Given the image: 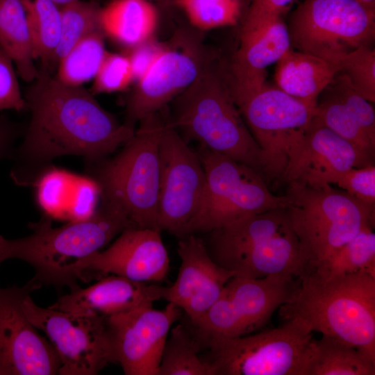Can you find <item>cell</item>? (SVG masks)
<instances>
[{
  "instance_id": "obj_1",
  "label": "cell",
  "mask_w": 375,
  "mask_h": 375,
  "mask_svg": "<svg viewBox=\"0 0 375 375\" xmlns=\"http://www.w3.org/2000/svg\"><path fill=\"white\" fill-rule=\"evenodd\" d=\"M24 99L31 120L23 142L12 154L10 177L18 185H33L65 155L83 156L86 164L106 159L133 135L83 86L64 84L47 69L39 71Z\"/></svg>"
},
{
  "instance_id": "obj_2",
  "label": "cell",
  "mask_w": 375,
  "mask_h": 375,
  "mask_svg": "<svg viewBox=\"0 0 375 375\" xmlns=\"http://www.w3.org/2000/svg\"><path fill=\"white\" fill-rule=\"evenodd\" d=\"M299 278L292 299L278 308L281 318H299L312 331L342 340L375 360V276L312 269Z\"/></svg>"
},
{
  "instance_id": "obj_3",
  "label": "cell",
  "mask_w": 375,
  "mask_h": 375,
  "mask_svg": "<svg viewBox=\"0 0 375 375\" xmlns=\"http://www.w3.org/2000/svg\"><path fill=\"white\" fill-rule=\"evenodd\" d=\"M173 101L168 121L187 143L195 141L253 168L265 178L262 150L234 102L226 65L219 57Z\"/></svg>"
},
{
  "instance_id": "obj_4",
  "label": "cell",
  "mask_w": 375,
  "mask_h": 375,
  "mask_svg": "<svg viewBox=\"0 0 375 375\" xmlns=\"http://www.w3.org/2000/svg\"><path fill=\"white\" fill-rule=\"evenodd\" d=\"M51 219L44 215L38 222L30 223L33 233L24 238L10 240L0 235V265L11 258L24 260L34 268L33 278L42 285L67 286L70 290L79 288L71 273L72 265L101 251L131 226L124 214L102 202L87 219L54 228Z\"/></svg>"
},
{
  "instance_id": "obj_5",
  "label": "cell",
  "mask_w": 375,
  "mask_h": 375,
  "mask_svg": "<svg viewBox=\"0 0 375 375\" xmlns=\"http://www.w3.org/2000/svg\"><path fill=\"white\" fill-rule=\"evenodd\" d=\"M162 111L141 119L114 157L86 164L88 176L99 186L101 202L124 214L133 227L159 230L160 143L167 117Z\"/></svg>"
},
{
  "instance_id": "obj_6",
  "label": "cell",
  "mask_w": 375,
  "mask_h": 375,
  "mask_svg": "<svg viewBox=\"0 0 375 375\" xmlns=\"http://www.w3.org/2000/svg\"><path fill=\"white\" fill-rule=\"evenodd\" d=\"M205 242L212 259L234 276L299 277L303 263L286 208H276L210 231Z\"/></svg>"
},
{
  "instance_id": "obj_7",
  "label": "cell",
  "mask_w": 375,
  "mask_h": 375,
  "mask_svg": "<svg viewBox=\"0 0 375 375\" xmlns=\"http://www.w3.org/2000/svg\"><path fill=\"white\" fill-rule=\"evenodd\" d=\"M285 195V208L300 244L303 270L319 267L362 229L374 227L375 206L331 185L288 184Z\"/></svg>"
},
{
  "instance_id": "obj_8",
  "label": "cell",
  "mask_w": 375,
  "mask_h": 375,
  "mask_svg": "<svg viewBox=\"0 0 375 375\" xmlns=\"http://www.w3.org/2000/svg\"><path fill=\"white\" fill-rule=\"evenodd\" d=\"M279 327L200 344L212 375H305L312 332L299 318Z\"/></svg>"
},
{
  "instance_id": "obj_9",
  "label": "cell",
  "mask_w": 375,
  "mask_h": 375,
  "mask_svg": "<svg viewBox=\"0 0 375 375\" xmlns=\"http://www.w3.org/2000/svg\"><path fill=\"white\" fill-rule=\"evenodd\" d=\"M196 151L203 167L205 187L186 235L208 233L247 217L286 206V195L274 194L253 168L201 147Z\"/></svg>"
},
{
  "instance_id": "obj_10",
  "label": "cell",
  "mask_w": 375,
  "mask_h": 375,
  "mask_svg": "<svg viewBox=\"0 0 375 375\" xmlns=\"http://www.w3.org/2000/svg\"><path fill=\"white\" fill-rule=\"evenodd\" d=\"M287 27L292 49L338 65L347 53L372 47L375 12L356 0H304Z\"/></svg>"
},
{
  "instance_id": "obj_11",
  "label": "cell",
  "mask_w": 375,
  "mask_h": 375,
  "mask_svg": "<svg viewBox=\"0 0 375 375\" xmlns=\"http://www.w3.org/2000/svg\"><path fill=\"white\" fill-rule=\"evenodd\" d=\"M299 283V276L279 274L232 277L215 303L192 324L199 347L212 338L240 337L261 329L277 309L292 299Z\"/></svg>"
},
{
  "instance_id": "obj_12",
  "label": "cell",
  "mask_w": 375,
  "mask_h": 375,
  "mask_svg": "<svg viewBox=\"0 0 375 375\" xmlns=\"http://www.w3.org/2000/svg\"><path fill=\"white\" fill-rule=\"evenodd\" d=\"M235 103L262 150L266 182L279 179L311 123L316 106L267 83Z\"/></svg>"
},
{
  "instance_id": "obj_13",
  "label": "cell",
  "mask_w": 375,
  "mask_h": 375,
  "mask_svg": "<svg viewBox=\"0 0 375 375\" xmlns=\"http://www.w3.org/2000/svg\"><path fill=\"white\" fill-rule=\"evenodd\" d=\"M199 30H178L125 101L124 124L135 128L144 117L162 110L218 58Z\"/></svg>"
},
{
  "instance_id": "obj_14",
  "label": "cell",
  "mask_w": 375,
  "mask_h": 375,
  "mask_svg": "<svg viewBox=\"0 0 375 375\" xmlns=\"http://www.w3.org/2000/svg\"><path fill=\"white\" fill-rule=\"evenodd\" d=\"M22 308L55 349L61 362L59 375H95L115 362L107 318L42 308L31 294L24 299Z\"/></svg>"
},
{
  "instance_id": "obj_15",
  "label": "cell",
  "mask_w": 375,
  "mask_h": 375,
  "mask_svg": "<svg viewBox=\"0 0 375 375\" xmlns=\"http://www.w3.org/2000/svg\"><path fill=\"white\" fill-rule=\"evenodd\" d=\"M160 177L157 224L176 237L187 234L199 208L204 187L205 173L201 160L168 117L160 143Z\"/></svg>"
},
{
  "instance_id": "obj_16",
  "label": "cell",
  "mask_w": 375,
  "mask_h": 375,
  "mask_svg": "<svg viewBox=\"0 0 375 375\" xmlns=\"http://www.w3.org/2000/svg\"><path fill=\"white\" fill-rule=\"evenodd\" d=\"M42 285L0 288V375L58 374L61 362L49 341L25 315L22 302Z\"/></svg>"
},
{
  "instance_id": "obj_17",
  "label": "cell",
  "mask_w": 375,
  "mask_h": 375,
  "mask_svg": "<svg viewBox=\"0 0 375 375\" xmlns=\"http://www.w3.org/2000/svg\"><path fill=\"white\" fill-rule=\"evenodd\" d=\"M160 233L149 228H126L108 249L72 265L71 273L85 282L108 274L142 283L165 281L169 258Z\"/></svg>"
},
{
  "instance_id": "obj_18",
  "label": "cell",
  "mask_w": 375,
  "mask_h": 375,
  "mask_svg": "<svg viewBox=\"0 0 375 375\" xmlns=\"http://www.w3.org/2000/svg\"><path fill=\"white\" fill-rule=\"evenodd\" d=\"M181 309L168 302L162 310L143 307L108 318L115 362L126 375H158L161 356Z\"/></svg>"
},
{
  "instance_id": "obj_19",
  "label": "cell",
  "mask_w": 375,
  "mask_h": 375,
  "mask_svg": "<svg viewBox=\"0 0 375 375\" xmlns=\"http://www.w3.org/2000/svg\"><path fill=\"white\" fill-rule=\"evenodd\" d=\"M178 239V274L172 285L162 286L161 297L179 307L194 324L218 299L234 274L212 259L203 239L196 234Z\"/></svg>"
},
{
  "instance_id": "obj_20",
  "label": "cell",
  "mask_w": 375,
  "mask_h": 375,
  "mask_svg": "<svg viewBox=\"0 0 375 375\" xmlns=\"http://www.w3.org/2000/svg\"><path fill=\"white\" fill-rule=\"evenodd\" d=\"M364 166L367 165L349 142L313 117L279 179L288 185L322 187L331 185L342 172Z\"/></svg>"
},
{
  "instance_id": "obj_21",
  "label": "cell",
  "mask_w": 375,
  "mask_h": 375,
  "mask_svg": "<svg viewBox=\"0 0 375 375\" xmlns=\"http://www.w3.org/2000/svg\"><path fill=\"white\" fill-rule=\"evenodd\" d=\"M314 118L349 142L367 165H374L375 111L339 72L319 94Z\"/></svg>"
},
{
  "instance_id": "obj_22",
  "label": "cell",
  "mask_w": 375,
  "mask_h": 375,
  "mask_svg": "<svg viewBox=\"0 0 375 375\" xmlns=\"http://www.w3.org/2000/svg\"><path fill=\"white\" fill-rule=\"evenodd\" d=\"M290 48L287 24L281 16L241 32L239 48L230 63L226 65L227 81L234 101L267 83V67L276 62Z\"/></svg>"
},
{
  "instance_id": "obj_23",
  "label": "cell",
  "mask_w": 375,
  "mask_h": 375,
  "mask_svg": "<svg viewBox=\"0 0 375 375\" xmlns=\"http://www.w3.org/2000/svg\"><path fill=\"white\" fill-rule=\"evenodd\" d=\"M161 289L157 284L112 274L85 288L70 290L49 308L73 315H95L108 319L152 306L153 301L162 299Z\"/></svg>"
},
{
  "instance_id": "obj_24",
  "label": "cell",
  "mask_w": 375,
  "mask_h": 375,
  "mask_svg": "<svg viewBox=\"0 0 375 375\" xmlns=\"http://www.w3.org/2000/svg\"><path fill=\"white\" fill-rule=\"evenodd\" d=\"M276 63V86L312 106L340 70L337 64L292 47Z\"/></svg>"
},
{
  "instance_id": "obj_25",
  "label": "cell",
  "mask_w": 375,
  "mask_h": 375,
  "mask_svg": "<svg viewBox=\"0 0 375 375\" xmlns=\"http://www.w3.org/2000/svg\"><path fill=\"white\" fill-rule=\"evenodd\" d=\"M158 18L149 0H112L101 8L100 23L105 36L128 49L153 36Z\"/></svg>"
},
{
  "instance_id": "obj_26",
  "label": "cell",
  "mask_w": 375,
  "mask_h": 375,
  "mask_svg": "<svg viewBox=\"0 0 375 375\" xmlns=\"http://www.w3.org/2000/svg\"><path fill=\"white\" fill-rule=\"evenodd\" d=\"M375 360L335 337L322 335L310 342L305 375H374Z\"/></svg>"
},
{
  "instance_id": "obj_27",
  "label": "cell",
  "mask_w": 375,
  "mask_h": 375,
  "mask_svg": "<svg viewBox=\"0 0 375 375\" xmlns=\"http://www.w3.org/2000/svg\"><path fill=\"white\" fill-rule=\"evenodd\" d=\"M0 47L27 83L38 76L24 0H0Z\"/></svg>"
},
{
  "instance_id": "obj_28",
  "label": "cell",
  "mask_w": 375,
  "mask_h": 375,
  "mask_svg": "<svg viewBox=\"0 0 375 375\" xmlns=\"http://www.w3.org/2000/svg\"><path fill=\"white\" fill-rule=\"evenodd\" d=\"M200 351L191 328L182 324L172 327L163 347L158 375H212Z\"/></svg>"
},
{
  "instance_id": "obj_29",
  "label": "cell",
  "mask_w": 375,
  "mask_h": 375,
  "mask_svg": "<svg viewBox=\"0 0 375 375\" xmlns=\"http://www.w3.org/2000/svg\"><path fill=\"white\" fill-rule=\"evenodd\" d=\"M107 52L104 33L96 31L81 40L60 60L54 77L70 86H83L94 80Z\"/></svg>"
},
{
  "instance_id": "obj_30",
  "label": "cell",
  "mask_w": 375,
  "mask_h": 375,
  "mask_svg": "<svg viewBox=\"0 0 375 375\" xmlns=\"http://www.w3.org/2000/svg\"><path fill=\"white\" fill-rule=\"evenodd\" d=\"M35 60L53 65L60 33V10L51 0H24Z\"/></svg>"
},
{
  "instance_id": "obj_31",
  "label": "cell",
  "mask_w": 375,
  "mask_h": 375,
  "mask_svg": "<svg viewBox=\"0 0 375 375\" xmlns=\"http://www.w3.org/2000/svg\"><path fill=\"white\" fill-rule=\"evenodd\" d=\"M101 9L96 3L72 0L60 8V33L53 65H58L77 43L88 35L102 31L100 23Z\"/></svg>"
},
{
  "instance_id": "obj_32",
  "label": "cell",
  "mask_w": 375,
  "mask_h": 375,
  "mask_svg": "<svg viewBox=\"0 0 375 375\" xmlns=\"http://www.w3.org/2000/svg\"><path fill=\"white\" fill-rule=\"evenodd\" d=\"M374 228L367 226L362 229L328 260L315 269L329 275L365 272L375 276Z\"/></svg>"
},
{
  "instance_id": "obj_33",
  "label": "cell",
  "mask_w": 375,
  "mask_h": 375,
  "mask_svg": "<svg viewBox=\"0 0 375 375\" xmlns=\"http://www.w3.org/2000/svg\"><path fill=\"white\" fill-rule=\"evenodd\" d=\"M172 3L201 31L235 26L244 15L241 0H173Z\"/></svg>"
},
{
  "instance_id": "obj_34",
  "label": "cell",
  "mask_w": 375,
  "mask_h": 375,
  "mask_svg": "<svg viewBox=\"0 0 375 375\" xmlns=\"http://www.w3.org/2000/svg\"><path fill=\"white\" fill-rule=\"evenodd\" d=\"M76 176L53 166L40 176L33 185L36 187L37 203L45 215L67 217Z\"/></svg>"
},
{
  "instance_id": "obj_35",
  "label": "cell",
  "mask_w": 375,
  "mask_h": 375,
  "mask_svg": "<svg viewBox=\"0 0 375 375\" xmlns=\"http://www.w3.org/2000/svg\"><path fill=\"white\" fill-rule=\"evenodd\" d=\"M340 72L349 81L351 88L371 103L375 102V49L359 47L344 55L338 63Z\"/></svg>"
},
{
  "instance_id": "obj_36",
  "label": "cell",
  "mask_w": 375,
  "mask_h": 375,
  "mask_svg": "<svg viewBox=\"0 0 375 375\" xmlns=\"http://www.w3.org/2000/svg\"><path fill=\"white\" fill-rule=\"evenodd\" d=\"M132 83L133 72L127 56L108 51L93 80L91 92L92 94L120 92Z\"/></svg>"
},
{
  "instance_id": "obj_37",
  "label": "cell",
  "mask_w": 375,
  "mask_h": 375,
  "mask_svg": "<svg viewBox=\"0 0 375 375\" xmlns=\"http://www.w3.org/2000/svg\"><path fill=\"white\" fill-rule=\"evenodd\" d=\"M332 184L360 202L375 206V166L353 167L337 176Z\"/></svg>"
},
{
  "instance_id": "obj_38",
  "label": "cell",
  "mask_w": 375,
  "mask_h": 375,
  "mask_svg": "<svg viewBox=\"0 0 375 375\" xmlns=\"http://www.w3.org/2000/svg\"><path fill=\"white\" fill-rule=\"evenodd\" d=\"M100 196L99 186L93 178L88 176L76 175L67 211V217L71 222L90 218L97 209Z\"/></svg>"
},
{
  "instance_id": "obj_39",
  "label": "cell",
  "mask_w": 375,
  "mask_h": 375,
  "mask_svg": "<svg viewBox=\"0 0 375 375\" xmlns=\"http://www.w3.org/2000/svg\"><path fill=\"white\" fill-rule=\"evenodd\" d=\"M15 67L10 57L0 47V111L26 109Z\"/></svg>"
},
{
  "instance_id": "obj_40",
  "label": "cell",
  "mask_w": 375,
  "mask_h": 375,
  "mask_svg": "<svg viewBox=\"0 0 375 375\" xmlns=\"http://www.w3.org/2000/svg\"><path fill=\"white\" fill-rule=\"evenodd\" d=\"M166 43L153 37L128 49L124 53L130 62L133 82L140 81L149 71L164 51Z\"/></svg>"
},
{
  "instance_id": "obj_41",
  "label": "cell",
  "mask_w": 375,
  "mask_h": 375,
  "mask_svg": "<svg viewBox=\"0 0 375 375\" xmlns=\"http://www.w3.org/2000/svg\"><path fill=\"white\" fill-rule=\"evenodd\" d=\"M294 0H252L243 16L241 32L250 31L288 10Z\"/></svg>"
},
{
  "instance_id": "obj_42",
  "label": "cell",
  "mask_w": 375,
  "mask_h": 375,
  "mask_svg": "<svg viewBox=\"0 0 375 375\" xmlns=\"http://www.w3.org/2000/svg\"><path fill=\"white\" fill-rule=\"evenodd\" d=\"M21 133L19 124L10 121L5 115L0 116V159L12 156V143Z\"/></svg>"
},
{
  "instance_id": "obj_43",
  "label": "cell",
  "mask_w": 375,
  "mask_h": 375,
  "mask_svg": "<svg viewBox=\"0 0 375 375\" xmlns=\"http://www.w3.org/2000/svg\"><path fill=\"white\" fill-rule=\"evenodd\" d=\"M371 11L375 12V0H356Z\"/></svg>"
},
{
  "instance_id": "obj_44",
  "label": "cell",
  "mask_w": 375,
  "mask_h": 375,
  "mask_svg": "<svg viewBox=\"0 0 375 375\" xmlns=\"http://www.w3.org/2000/svg\"><path fill=\"white\" fill-rule=\"evenodd\" d=\"M242 1V7H243V11H244V15L245 14L247 10L248 9L251 2L252 1V0H241ZM243 15V16H244Z\"/></svg>"
},
{
  "instance_id": "obj_45",
  "label": "cell",
  "mask_w": 375,
  "mask_h": 375,
  "mask_svg": "<svg viewBox=\"0 0 375 375\" xmlns=\"http://www.w3.org/2000/svg\"><path fill=\"white\" fill-rule=\"evenodd\" d=\"M58 6H64L65 4L72 1V0H51Z\"/></svg>"
},
{
  "instance_id": "obj_46",
  "label": "cell",
  "mask_w": 375,
  "mask_h": 375,
  "mask_svg": "<svg viewBox=\"0 0 375 375\" xmlns=\"http://www.w3.org/2000/svg\"><path fill=\"white\" fill-rule=\"evenodd\" d=\"M149 1L152 2V3H153V1H160V2H161L164 5H167V4H169V3H172L173 0H149Z\"/></svg>"
}]
</instances>
